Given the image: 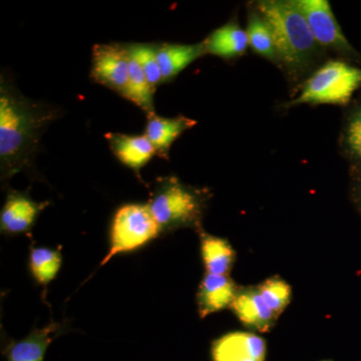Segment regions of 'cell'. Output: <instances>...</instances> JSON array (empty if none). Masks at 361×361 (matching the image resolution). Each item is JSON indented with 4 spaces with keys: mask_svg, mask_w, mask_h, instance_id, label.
Returning a JSON list of instances; mask_svg holds the SVG:
<instances>
[{
    "mask_svg": "<svg viewBox=\"0 0 361 361\" xmlns=\"http://www.w3.org/2000/svg\"><path fill=\"white\" fill-rule=\"evenodd\" d=\"M58 118V111L26 99L2 75L0 82V165L1 179L18 174L32 163L40 135Z\"/></svg>",
    "mask_w": 361,
    "mask_h": 361,
    "instance_id": "6da1fadb",
    "label": "cell"
},
{
    "mask_svg": "<svg viewBox=\"0 0 361 361\" xmlns=\"http://www.w3.org/2000/svg\"><path fill=\"white\" fill-rule=\"evenodd\" d=\"M257 11L272 30L280 63L292 73H305L319 56L322 47L294 0L259 1Z\"/></svg>",
    "mask_w": 361,
    "mask_h": 361,
    "instance_id": "7a4b0ae2",
    "label": "cell"
},
{
    "mask_svg": "<svg viewBox=\"0 0 361 361\" xmlns=\"http://www.w3.org/2000/svg\"><path fill=\"white\" fill-rule=\"evenodd\" d=\"M203 197L176 178L159 180L148 207L161 233L180 227L198 226L203 212Z\"/></svg>",
    "mask_w": 361,
    "mask_h": 361,
    "instance_id": "3957f363",
    "label": "cell"
},
{
    "mask_svg": "<svg viewBox=\"0 0 361 361\" xmlns=\"http://www.w3.org/2000/svg\"><path fill=\"white\" fill-rule=\"evenodd\" d=\"M361 87V68L344 61H330L311 75L302 92L288 106L339 104L346 106Z\"/></svg>",
    "mask_w": 361,
    "mask_h": 361,
    "instance_id": "277c9868",
    "label": "cell"
},
{
    "mask_svg": "<svg viewBox=\"0 0 361 361\" xmlns=\"http://www.w3.org/2000/svg\"><path fill=\"white\" fill-rule=\"evenodd\" d=\"M161 230L148 205L128 204L118 209L111 227V249L102 266L118 254L146 245L159 236Z\"/></svg>",
    "mask_w": 361,
    "mask_h": 361,
    "instance_id": "5b68a950",
    "label": "cell"
},
{
    "mask_svg": "<svg viewBox=\"0 0 361 361\" xmlns=\"http://www.w3.org/2000/svg\"><path fill=\"white\" fill-rule=\"evenodd\" d=\"M294 2L305 16L311 32L320 47L339 52L345 58L361 61V54L342 32L327 0H294Z\"/></svg>",
    "mask_w": 361,
    "mask_h": 361,
    "instance_id": "8992f818",
    "label": "cell"
},
{
    "mask_svg": "<svg viewBox=\"0 0 361 361\" xmlns=\"http://www.w3.org/2000/svg\"><path fill=\"white\" fill-rule=\"evenodd\" d=\"M130 73V54L127 45L102 44L92 47L90 77L97 84L123 97Z\"/></svg>",
    "mask_w": 361,
    "mask_h": 361,
    "instance_id": "52a82bcc",
    "label": "cell"
},
{
    "mask_svg": "<svg viewBox=\"0 0 361 361\" xmlns=\"http://www.w3.org/2000/svg\"><path fill=\"white\" fill-rule=\"evenodd\" d=\"M212 355L213 361H264L265 341L257 334L231 332L214 342Z\"/></svg>",
    "mask_w": 361,
    "mask_h": 361,
    "instance_id": "ba28073f",
    "label": "cell"
},
{
    "mask_svg": "<svg viewBox=\"0 0 361 361\" xmlns=\"http://www.w3.org/2000/svg\"><path fill=\"white\" fill-rule=\"evenodd\" d=\"M45 203H37L27 195L11 191L0 214V229L4 234H18L27 231L35 224Z\"/></svg>",
    "mask_w": 361,
    "mask_h": 361,
    "instance_id": "9c48e42d",
    "label": "cell"
},
{
    "mask_svg": "<svg viewBox=\"0 0 361 361\" xmlns=\"http://www.w3.org/2000/svg\"><path fill=\"white\" fill-rule=\"evenodd\" d=\"M230 308L245 326L262 334L269 331L277 318L257 288L238 289Z\"/></svg>",
    "mask_w": 361,
    "mask_h": 361,
    "instance_id": "30bf717a",
    "label": "cell"
},
{
    "mask_svg": "<svg viewBox=\"0 0 361 361\" xmlns=\"http://www.w3.org/2000/svg\"><path fill=\"white\" fill-rule=\"evenodd\" d=\"M238 288L228 275H212L207 273L199 287V315L201 318L230 308Z\"/></svg>",
    "mask_w": 361,
    "mask_h": 361,
    "instance_id": "8fae6325",
    "label": "cell"
},
{
    "mask_svg": "<svg viewBox=\"0 0 361 361\" xmlns=\"http://www.w3.org/2000/svg\"><path fill=\"white\" fill-rule=\"evenodd\" d=\"M106 137L116 159L128 168L134 170L137 174L157 155L156 149L145 135L108 133Z\"/></svg>",
    "mask_w": 361,
    "mask_h": 361,
    "instance_id": "7c38bea8",
    "label": "cell"
},
{
    "mask_svg": "<svg viewBox=\"0 0 361 361\" xmlns=\"http://www.w3.org/2000/svg\"><path fill=\"white\" fill-rule=\"evenodd\" d=\"M196 123V121L184 116L163 118L153 114L148 116L145 135L156 149L157 155L161 158H167L171 146L176 140Z\"/></svg>",
    "mask_w": 361,
    "mask_h": 361,
    "instance_id": "4fadbf2b",
    "label": "cell"
},
{
    "mask_svg": "<svg viewBox=\"0 0 361 361\" xmlns=\"http://www.w3.org/2000/svg\"><path fill=\"white\" fill-rule=\"evenodd\" d=\"M205 54L203 42L196 44H159L157 56L163 84L174 80L180 71Z\"/></svg>",
    "mask_w": 361,
    "mask_h": 361,
    "instance_id": "5bb4252c",
    "label": "cell"
},
{
    "mask_svg": "<svg viewBox=\"0 0 361 361\" xmlns=\"http://www.w3.org/2000/svg\"><path fill=\"white\" fill-rule=\"evenodd\" d=\"M65 326L51 322L44 329H35L20 341H13L7 348L8 361H44L45 351Z\"/></svg>",
    "mask_w": 361,
    "mask_h": 361,
    "instance_id": "9a60e30c",
    "label": "cell"
},
{
    "mask_svg": "<svg viewBox=\"0 0 361 361\" xmlns=\"http://www.w3.org/2000/svg\"><path fill=\"white\" fill-rule=\"evenodd\" d=\"M202 42L205 47L206 54L226 59L241 56L249 47L246 30L234 21L214 30Z\"/></svg>",
    "mask_w": 361,
    "mask_h": 361,
    "instance_id": "2e32d148",
    "label": "cell"
},
{
    "mask_svg": "<svg viewBox=\"0 0 361 361\" xmlns=\"http://www.w3.org/2000/svg\"><path fill=\"white\" fill-rule=\"evenodd\" d=\"M201 253L208 274H229L235 260V251L227 240L203 233Z\"/></svg>",
    "mask_w": 361,
    "mask_h": 361,
    "instance_id": "e0dca14e",
    "label": "cell"
},
{
    "mask_svg": "<svg viewBox=\"0 0 361 361\" xmlns=\"http://www.w3.org/2000/svg\"><path fill=\"white\" fill-rule=\"evenodd\" d=\"M246 32L248 35L249 47L256 54L274 63H281L272 30L258 11H251L249 14Z\"/></svg>",
    "mask_w": 361,
    "mask_h": 361,
    "instance_id": "ac0fdd59",
    "label": "cell"
},
{
    "mask_svg": "<svg viewBox=\"0 0 361 361\" xmlns=\"http://www.w3.org/2000/svg\"><path fill=\"white\" fill-rule=\"evenodd\" d=\"M156 90L149 85L141 66L130 54V73L127 90L123 97L146 111L147 116L155 113L154 109V94Z\"/></svg>",
    "mask_w": 361,
    "mask_h": 361,
    "instance_id": "d6986e66",
    "label": "cell"
},
{
    "mask_svg": "<svg viewBox=\"0 0 361 361\" xmlns=\"http://www.w3.org/2000/svg\"><path fill=\"white\" fill-rule=\"evenodd\" d=\"M61 266V254L49 248H32L30 251V268L37 283L42 286L54 279Z\"/></svg>",
    "mask_w": 361,
    "mask_h": 361,
    "instance_id": "ffe728a7",
    "label": "cell"
},
{
    "mask_svg": "<svg viewBox=\"0 0 361 361\" xmlns=\"http://www.w3.org/2000/svg\"><path fill=\"white\" fill-rule=\"evenodd\" d=\"M128 51L137 61L145 75L148 78L149 85L154 90H157L163 84V78L157 56L158 44H128Z\"/></svg>",
    "mask_w": 361,
    "mask_h": 361,
    "instance_id": "44dd1931",
    "label": "cell"
},
{
    "mask_svg": "<svg viewBox=\"0 0 361 361\" xmlns=\"http://www.w3.org/2000/svg\"><path fill=\"white\" fill-rule=\"evenodd\" d=\"M268 307L278 317L290 302L291 287L279 277L269 278L257 287Z\"/></svg>",
    "mask_w": 361,
    "mask_h": 361,
    "instance_id": "7402d4cb",
    "label": "cell"
},
{
    "mask_svg": "<svg viewBox=\"0 0 361 361\" xmlns=\"http://www.w3.org/2000/svg\"><path fill=\"white\" fill-rule=\"evenodd\" d=\"M343 145L349 158L361 166V101L349 113L344 127Z\"/></svg>",
    "mask_w": 361,
    "mask_h": 361,
    "instance_id": "603a6c76",
    "label": "cell"
},
{
    "mask_svg": "<svg viewBox=\"0 0 361 361\" xmlns=\"http://www.w3.org/2000/svg\"><path fill=\"white\" fill-rule=\"evenodd\" d=\"M358 170L356 171L357 175H356L355 183V199L356 204H357L358 208L361 211V166H358Z\"/></svg>",
    "mask_w": 361,
    "mask_h": 361,
    "instance_id": "cb8c5ba5",
    "label": "cell"
}]
</instances>
